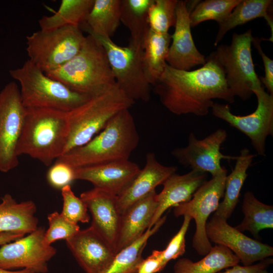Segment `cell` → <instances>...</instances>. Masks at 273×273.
<instances>
[{
	"label": "cell",
	"mask_w": 273,
	"mask_h": 273,
	"mask_svg": "<svg viewBox=\"0 0 273 273\" xmlns=\"http://www.w3.org/2000/svg\"><path fill=\"white\" fill-rule=\"evenodd\" d=\"M227 170L212 176L195 192L190 200L174 207L175 217L189 215L196 223L192 245L200 255L205 256L212 247L206 234V224L210 214L217 210L223 196Z\"/></svg>",
	"instance_id": "8fae6325"
},
{
	"label": "cell",
	"mask_w": 273,
	"mask_h": 273,
	"mask_svg": "<svg viewBox=\"0 0 273 273\" xmlns=\"http://www.w3.org/2000/svg\"><path fill=\"white\" fill-rule=\"evenodd\" d=\"M92 35L104 47L119 88L134 102H148L152 85L145 69L143 43L129 39L128 44L123 47L116 44L111 38Z\"/></svg>",
	"instance_id": "52a82bcc"
},
{
	"label": "cell",
	"mask_w": 273,
	"mask_h": 273,
	"mask_svg": "<svg viewBox=\"0 0 273 273\" xmlns=\"http://www.w3.org/2000/svg\"><path fill=\"white\" fill-rule=\"evenodd\" d=\"M120 7L121 0H95L80 28L93 35L111 38L121 23Z\"/></svg>",
	"instance_id": "d4e9b609"
},
{
	"label": "cell",
	"mask_w": 273,
	"mask_h": 273,
	"mask_svg": "<svg viewBox=\"0 0 273 273\" xmlns=\"http://www.w3.org/2000/svg\"><path fill=\"white\" fill-rule=\"evenodd\" d=\"M139 142L134 118L128 109H124L88 142L68 151L55 161L77 168L127 160Z\"/></svg>",
	"instance_id": "7a4b0ae2"
},
{
	"label": "cell",
	"mask_w": 273,
	"mask_h": 273,
	"mask_svg": "<svg viewBox=\"0 0 273 273\" xmlns=\"http://www.w3.org/2000/svg\"><path fill=\"white\" fill-rule=\"evenodd\" d=\"M257 99L256 110L245 116L234 114L228 104L214 103L213 115L247 136L257 153L265 156L267 138L273 135V95L261 85L253 89Z\"/></svg>",
	"instance_id": "30bf717a"
},
{
	"label": "cell",
	"mask_w": 273,
	"mask_h": 273,
	"mask_svg": "<svg viewBox=\"0 0 273 273\" xmlns=\"http://www.w3.org/2000/svg\"><path fill=\"white\" fill-rule=\"evenodd\" d=\"M153 86L162 104L178 115L204 116L213 106L214 99L230 103L235 101L223 70L213 53L206 58L202 67L194 70L177 69L167 64Z\"/></svg>",
	"instance_id": "6da1fadb"
},
{
	"label": "cell",
	"mask_w": 273,
	"mask_h": 273,
	"mask_svg": "<svg viewBox=\"0 0 273 273\" xmlns=\"http://www.w3.org/2000/svg\"><path fill=\"white\" fill-rule=\"evenodd\" d=\"M24 237L21 235L5 233L0 234V245H4Z\"/></svg>",
	"instance_id": "b9f144b4"
},
{
	"label": "cell",
	"mask_w": 273,
	"mask_h": 273,
	"mask_svg": "<svg viewBox=\"0 0 273 273\" xmlns=\"http://www.w3.org/2000/svg\"><path fill=\"white\" fill-rule=\"evenodd\" d=\"M26 108L17 155H28L50 166L64 153L69 134L67 112L47 108Z\"/></svg>",
	"instance_id": "3957f363"
},
{
	"label": "cell",
	"mask_w": 273,
	"mask_h": 273,
	"mask_svg": "<svg viewBox=\"0 0 273 273\" xmlns=\"http://www.w3.org/2000/svg\"><path fill=\"white\" fill-rule=\"evenodd\" d=\"M46 178L51 187L61 190L76 180L74 168L64 163L55 161L48 170Z\"/></svg>",
	"instance_id": "74e56055"
},
{
	"label": "cell",
	"mask_w": 273,
	"mask_h": 273,
	"mask_svg": "<svg viewBox=\"0 0 273 273\" xmlns=\"http://www.w3.org/2000/svg\"><path fill=\"white\" fill-rule=\"evenodd\" d=\"M49 228L46 230L44 242L52 245L57 240H67L75 235L80 230L78 224L74 223L66 219L57 211H54L48 215Z\"/></svg>",
	"instance_id": "e575fe53"
},
{
	"label": "cell",
	"mask_w": 273,
	"mask_h": 273,
	"mask_svg": "<svg viewBox=\"0 0 273 273\" xmlns=\"http://www.w3.org/2000/svg\"><path fill=\"white\" fill-rule=\"evenodd\" d=\"M46 230L38 226L26 237L0 248V268L11 270L29 269L36 273L48 271V262L56 254L57 250L44 242Z\"/></svg>",
	"instance_id": "4fadbf2b"
},
{
	"label": "cell",
	"mask_w": 273,
	"mask_h": 273,
	"mask_svg": "<svg viewBox=\"0 0 273 273\" xmlns=\"http://www.w3.org/2000/svg\"><path fill=\"white\" fill-rule=\"evenodd\" d=\"M154 0H121L120 22L129 30V39L143 43L150 28L148 13Z\"/></svg>",
	"instance_id": "1f68e13d"
},
{
	"label": "cell",
	"mask_w": 273,
	"mask_h": 273,
	"mask_svg": "<svg viewBox=\"0 0 273 273\" xmlns=\"http://www.w3.org/2000/svg\"><path fill=\"white\" fill-rule=\"evenodd\" d=\"M206 234L210 242L231 250L243 265L248 266L273 255V248L243 234L230 225L227 220L214 213L206 224Z\"/></svg>",
	"instance_id": "9a60e30c"
},
{
	"label": "cell",
	"mask_w": 273,
	"mask_h": 273,
	"mask_svg": "<svg viewBox=\"0 0 273 273\" xmlns=\"http://www.w3.org/2000/svg\"><path fill=\"white\" fill-rule=\"evenodd\" d=\"M258 273H269L266 269H263L261 271H260L259 272H258Z\"/></svg>",
	"instance_id": "ee69618b"
},
{
	"label": "cell",
	"mask_w": 273,
	"mask_h": 273,
	"mask_svg": "<svg viewBox=\"0 0 273 273\" xmlns=\"http://www.w3.org/2000/svg\"><path fill=\"white\" fill-rule=\"evenodd\" d=\"M157 195L153 191L122 213L116 254L138 239L149 228L157 207Z\"/></svg>",
	"instance_id": "7402d4cb"
},
{
	"label": "cell",
	"mask_w": 273,
	"mask_h": 273,
	"mask_svg": "<svg viewBox=\"0 0 273 273\" xmlns=\"http://www.w3.org/2000/svg\"><path fill=\"white\" fill-rule=\"evenodd\" d=\"M0 273H36L29 269H22L20 270L13 271L0 268Z\"/></svg>",
	"instance_id": "7bdbcfd3"
},
{
	"label": "cell",
	"mask_w": 273,
	"mask_h": 273,
	"mask_svg": "<svg viewBox=\"0 0 273 273\" xmlns=\"http://www.w3.org/2000/svg\"><path fill=\"white\" fill-rule=\"evenodd\" d=\"M80 198L91 213L90 226L107 242L115 253L121 218L117 196L94 188L82 193Z\"/></svg>",
	"instance_id": "ac0fdd59"
},
{
	"label": "cell",
	"mask_w": 273,
	"mask_h": 273,
	"mask_svg": "<svg viewBox=\"0 0 273 273\" xmlns=\"http://www.w3.org/2000/svg\"><path fill=\"white\" fill-rule=\"evenodd\" d=\"M95 0H62L53 15L42 16L38 21L41 30H50L66 26H80L84 22Z\"/></svg>",
	"instance_id": "f1b7e54d"
},
{
	"label": "cell",
	"mask_w": 273,
	"mask_h": 273,
	"mask_svg": "<svg viewBox=\"0 0 273 273\" xmlns=\"http://www.w3.org/2000/svg\"><path fill=\"white\" fill-rule=\"evenodd\" d=\"M254 157L246 148L241 150L237 156L233 170L226 176L223 200L219 203L215 215L226 220L231 216L239 202L241 190L248 176L247 170Z\"/></svg>",
	"instance_id": "cb8c5ba5"
},
{
	"label": "cell",
	"mask_w": 273,
	"mask_h": 273,
	"mask_svg": "<svg viewBox=\"0 0 273 273\" xmlns=\"http://www.w3.org/2000/svg\"><path fill=\"white\" fill-rule=\"evenodd\" d=\"M241 0H206L199 1L190 14L191 27L208 20L223 22Z\"/></svg>",
	"instance_id": "d6a6232c"
},
{
	"label": "cell",
	"mask_w": 273,
	"mask_h": 273,
	"mask_svg": "<svg viewBox=\"0 0 273 273\" xmlns=\"http://www.w3.org/2000/svg\"><path fill=\"white\" fill-rule=\"evenodd\" d=\"M198 2L190 5L187 1H178L175 29L166 59L167 64L173 68L189 71L206 63L205 56L195 44L191 30L190 14Z\"/></svg>",
	"instance_id": "2e32d148"
},
{
	"label": "cell",
	"mask_w": 273,
	"mask_h": 273,
	"mask_svg": "<svg viewBox=\"0 0 273 273\" xmlns=\"http://www.w3.org/2000/svg\"><path fill=\"white\" fill-rule=\"evenodd\" d=\"M166 219L165 215L162 216L138 239L116 253L112 262L103 273H136L144 259L142 252L148 240L159 230Z\"/></svg>",
	"instance_id": "f546056e"
},
{
	"label": "cell",
	"mask_w": 273,
	"mask_h": 273,
	"mask_svg": "<svg viewBox=\"0 0 273 273\" xmlns=\"http://www.w3.org/2000/svg\"><path fill=\"white\" fill-rule=\"evenodd\" d=\"M26 108L20 89L14 82L7 84L0 92V171L8 172L19 165L17 153Z\"/></svg>",
	"instance_id": "7c38bea8"
},
{
	"label": "cell",
	"mask_w": 273,
	"mask_h": 273,
	"mask_svg": "<svg viewBox=\"0 0 273 273\" xmlns=\"http://www.w3.org/2000/svg\"><path fill=\"white\" fill-rule=\"evenodd\" d=\"M85 37L75 26L35 31L26 37L28 60L44 73L51 72L79 52Z\"/></svg>",
	"instance_id": "ba28073f"
},
{
	"label": "cell",
	"mask_w": 273,
	"mask_h": 273,
	"mask_svg": "<svg viewBox=\"0 0 273 273\" xmlns=\"http://www.w3.org/2000/svg\"><path fill=\"white\" fill-rule=\"evenodd\" d=\"M37 208L32 200L17 202L9 194L2 198L0 203V234L10 233L24 236L38 227L35 216Z\"/></svg>",
	"instance_id": "603a6c76"
},
{
	"label": "cell",
	"mask_w": 273,
	"mask_h": 273,
	"mask_svg": "<svg viewBox=\"0 0 273 273\" xmlns=\"http://www.w3.org/2000/svg\"><path fill=\"white\" fill-rule=\"evenodd\" d=\"M227 136L226 131L222 128L216 129L203 139H198L191 132L188 145L174 149L171 154L178 163L192 170L209 173L214 176L226 170L221 165L222 159L235 160L237 158L224 155L220 151L221 146Z\"/></svg>",
	"instance_id": "5bb4252c"
},
{
	"label": "cell",
	"mask_w": 273,
	"mask_h": 273,
	"mask_svg": "<svg viewBox=\"0 0 273 273\" xmlns=\"http://www.w3.org/2000/svg\"><path fill=\"white\" fill-rule=\"evenodd\" d=\"M17 80L21 100L25 108H40L68 112L90 97L76 93L48 76L29 60L17 69L9 70Z\"/></svg>",
	"instance_id": "8992f818"
},
{
	"label": "cell",
	"mask_w": 273,
	"mask_h": 273,
	"mask_svg": "<svg viewBox=\"0 0 273 273\" xmlns=\"http://www.w3.org/2000/svg\"><path fill=\"white\" fill-rule=\"evenodd\" d=\"M192 219L189 215L184 216V220L179 231L171 239L166 248L161 251V271L169 261L180 257L185 253V237Z\"/></svg>",
	"instance_id": "8d00e7d4"
},
{
	"label": "cell",
	"mask_w": 273,
	"mask_h": 273,
	"mask_svg": "<svg viewBox=\"0 0 273 273\" xmlns=\"http://www.w3.org/2000/svg\"><path fill=\"white\" fill-rule=\"evenodd\" d=\"M161 251L154 250L144 259L139 266L136 273H156L161 271Z\"/></svg>",
	"instance_id": "ab89813d"
},
{
	"label": "cell",
	"mask_w": 273,
	"mask_h": 273,
	"mask_svg": "<svg viewBox=\"0 0 273 273\" xmlns=\"http://www.w3.org/2000/svg\"><path fill=\"white\" fill-rule=\"evenodd\" d=\"M206 178V173L192 170L183 175L175 173L168 177L162 184V190L157 195V207L149 228H151L168 208L190 200Z\"/></svg>",
	"instance_id": "44dd1931"
},
{
	"label": "cell",
	"mask_w": 273,
	"mask_h": 273,
	"mask_svg": "<svg viewBox=\"0 0 273 273\" xmlns=\"http://www.w3.org/2000/svg\"><path fill=\"white\" fill-rule=\"evenodd\" d=\"M141 168L129 160L74 168L75 179L91 183L95 188L116 196L129 186Z\"/></svg>",
	"instance_id": "d6986e66"
},
{
	"label": "cell",
	"mask_w": 273,
	"mask_h": 273,
	"mask_svg": "<svg viewBox=\"0 0 273 273\" xmlns=\"http://www.w3.org/2000/svg\"><path fill=\"white\" fill-rule=\"evenodd\" d=\"M272 3L271 0H241L225 19L218 24L214 46H217L231 29L258 18H263L267 22L271 31L272 41L273 21L269 14Z\"/></svg>",
	"instance_id": "484cf974"
},
{
	"label": "cell",
	"mask_w": 273,
	"mask_h": 273,
	"mask_svg": "<svg viewBox=\"0 0 273 273\" xmlns=\"http://www.w3.org/2000/svg\"><path fill=\"white\" fill-rule=\"evenodd\" d=\"M63 199L61 214L68 220L74 223H87L90 220L87 207L83 201L77 197L70 186H67L61 190Z\"/></svg>",
	"instance_id": "d590c367"
},
{
	"label": "cell",
	"mask_w": 273,
	"mask_h": 273,
	"mask_svg": "<svg viewBox=\"0 0 273 273\" xmlns=\"http://www.w3.org/2000/svg\"><path fill=\"white\" fill-rule=\"evenodd\" d=\"M240 262L239 259L229 249L215 244L198 261L194 262L187 258L178 259L173 266V273H216L238 264Z\"/></svg>",
	"instance_id": "83f0119b"
},
{
	"label": "cell",
	"mask_w": 273,
	"mask_h": 273,
	"mask_svg": "<svg viewBox=\"0 0 273 273\" xmlns=\"http://www.w3.org/2000/svg\"><path fill=\"white\" fill-rule=\"evenodd\" d=\"M272 262V258H267L256 264L248 266L237 264L221 273H258L263 269H266Z\"/></svg>",
	"instance_id": "60d3db41"
},
{
	"label": "cell",
	"mask_w": 273,
	"mask_h": 273,
	"mask_svg": "<svg viewBox=\"0 0 273 273\" xmlns=\"http://www.w3.org/2000/svg\"><path fill=\"white\" fill-rule=\"evenodd\" d=\"M242 210L244 214L242 221L236 227L239 231L249 232L256 239L264 229L273 228V206L258 200L253 193L246 192L244 195Z\"/></svg>",
	"instance_id": "4dcf8cb0"
},
{
	"label": "cell",
	"mask_w": 273,
	"mask_h": 273,
	"mask_svg": "<svg viewBox=\"0 0 273 273\" xmlns=\"http://www.w3.org/2000/svg\"><path fill=\"white\" fill-rule=\"evenodd\" d=\"M134 103L115 83L67 112L69 134L64 154L88 142L116 114Z\"/></svg>",
	"instance_id": "5b68a950"
},
{
	"label": "cell",
	"mask_w": 273,
	"mask_h": 273,
	"mask_svg": "<svg viewBox=\"0 0 273 273\" xmlns=\"http://www.w3.org/2000/svg\"><path fill=\"white\" fill-rule=\"evenodd\" d=\"M46 74L73 91L89 97L116 83L104 47L89 34L85 36L81 49L74 57Z\"/></svg>",
	"instance_id": "277c9868"
},
{
	"label": "cell",
	"mask_w": 273,
	"mask_h": 273,
	"mask_svg": "<svg viewBox=\"0 0 273 273\" xmlns=\"http://www.w3.org/2000/svg\"><path fill=\"white\" fill-rule=\"evenodd\" d=\"M178 0H154L148 13L149 28L159 33H168L176 22Z\"/></svg>",
	"instance_id": "836d02e7"
},
{
	"label": "cell",
	"mask_w": 273,
	"mask_h": 273,
	"mask_svg": "<svg viewBox=\"0 0 273 273\" xmlns=\"http://www.w3.org/2000/svg\"><path fill=\"white\" fill-rule=\"evenodd\" d=\"M65 241L67 247L85 273H103L116 255L111 246L92 226L80 230Z\"/></svg>",
	"instance_id": "e0dca14e"
},
{
	"label": "cell",
	"mask_w": 273,
	"mask_h": 273,
	"mask_svg": "<svg viewBox=\"0 0 273 273\" xmlns=\"http://www.w3.org/2000/svg\"><path fill=\"white\" fill-rule=\"evenodd\" d=\"M177 169L174 166H165L161 164L153 153L146 155L145 165L129 186L117 196V205L122 213L131 205L155 190Z\"/></svg>",
	"instance_id": "ffe728a7"
},
{
	"label": "cell",
	"mask_w": 273,
	"mask_h": 273,
	"mask_svg": "<svg viewBox=\"0 0 273 273\" xmlns=\"http://www.w3.org/2000/svg\"><path fill=\"white\" fill-rule=\"evenodd\" d=\"M262 39L253 37L252 43L261 57L264 68V76L260 78L261 82L267 89V93L273 95V61L262 51L260 42Z\"/></svg>",
	"instance_id": "f35d334b"
},
{
	"label": "cell",
	"mask_w": 273,
	"mask_h": 273,
	"mask_svg": "<svg viewBox=\"0 0 273 273\" xmlns=\"http://www.w3.org/2000/svg\"><path fill=\"white\" fill-rule=\"evenodd\" d=\"M171 35L159 33L149 29L143 43V61L148 80L154 85L167 65Z\"/></svg>",
	"instance_id": "4316f807"
},
{
	"label": "cell",
	"mask_w": 273,
	"mask_h": 273,
	"mask_svg": "<svg viewBox=\"0 0 273 273\" xmlns=\"http://www.w3.org/2000/svg\"><path fill=\"white\" fill-rule=\"evenodd\" d=\"M251 29L234 33L230 44H221L212 52L222 68L229 88L235 97L250 98L253 89L261 85L254 68L251 54Z\"/></svg>",
	"instance_id": "9c48e42d"
}]
</instances>
